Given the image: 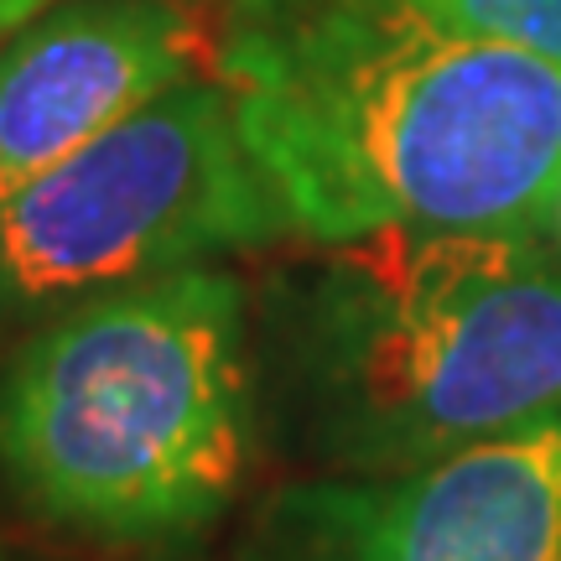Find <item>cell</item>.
Segmentation results:
<instances>
[{"label":"cell","mask_w":561,"mask_h":561,"mask_svg":"<svg viewBox=\"0 0 561 561\" xmlns=\"http://www.w3.org/2000/svg\"><path fill=\"white\" fill-rule=\"evenodd\" d=\"M214 58L187 0H53L0 42V198Z\"/></svg>","instance_id":"obj_6"},{"label":"cell","mask_w":561,"mask_h":561,"mask_svg":"<svg viewBox=\"0 0 561 561\" xmlns=\"http://www.w3.org/2000/svg\"><path fill=\"white\" fill-rule=\"evenodd\" d=\"M214 79L291 234H551L561 62L416 0H229Z\"/></svg>","instance_id":"obj_1"},{"label":"cell","mask_w":561,"mask_h":561,"mask_svg":"<svg viewBox=\"0 0 561 561\" xmlns=\"http://www.w3.org/2000/svg\"><path fill=\"white\" fill-rule=\"evenodd\" d=\"M250 462V301L219 265L62 307L0 359V504L47 536L193 557Z\"/></svg>","instance_id":"obj_2"},{"label":"cell","mask_w":561,"mask_h":561,"mask_svg":"<svg viewBox=\"0 0 561 561\" xmlns=\"http://www.w3.org/2000/svg\"><path fill=\"white\" fill-rule=\"evenodd\" d=\"M546 240L385 229L318 244L276 318L307 453L343 479H390L561 416Z\"/></svg>","instance_id":"obj_3"},{"label":"cell","mask_w":561,"mask_h":561,"mask_svg":"<svg viewBox=\"0 0 561 561\" xmlns=\"http://www.w3.org/2000/svg\"><path fill=\"white\" fill-rule=\"evenodd\" d=\"M240 561H561V416L416 473L286 483Z\"/></svg>","instance_id":"obj_5"},{"label":"cell","mask_w":561,"mask_h":561,"mask_svg":"<svg viewBox=\"0 0 561 561\" xmlns=\"http://www.w3.org/2000/svg\"><path fill=\"white\" fill-rule=\"evenodd\" d=\"M416 5L468 37H489L561 62V0H416Z\"/></svg>","instance_id":"obj_7"},{"label":"cell","mask_w":561,"mask_h":561,"mask_svg":"<svg viewBox=\"0 0 561 561\" xmlns=\"http://www.w3.org/2000/svg\"><path fill=\"white\" fill-rule=\"evenodd\" d=\"M47 5H53V0H0V42L11 37L16 26H26L37 11H47Z\"/></svg>","instance_id":"obj_8"},{"label":"cell","mask_w":561,"mask_h":561,"mask_svg":"<svg viewBox=\"0 0 561 561\" xmlns=\"http://www.w3.org/2000/svg\"><path fill=\"white\" fill-rule=\"evenodd\" d=\"M551 240H557V255H561V187H557V208H551Z\"/></svg>","instance_id":"obj_9"},{"label":"cell","mask_w":561,"mask_h":561,"mask_svg":"<svg viewBox=\"0 0 561 561\" xmlns=\"http://www.w3.org/2000/svg\"><path fill=\"white\" fill-rule=\"evenodd\" d=\"M0 561H26V557H16V551H0Z\"/></svg>","instance_id":"obj_10"},{"label":"cell","mask_w":561,"mask_h":561,"mask_svg":"<svg viewBox=\"0 0 561 561\" xmlns=\"http://www.w3.org/2000/svg\"><path fill=\"white\" fill-rule=\"evenodd\" d=\"M291 234L219 79H182L0 198V333Z\"/></svg>","instance_id":"obj_4"}]
</instances>
